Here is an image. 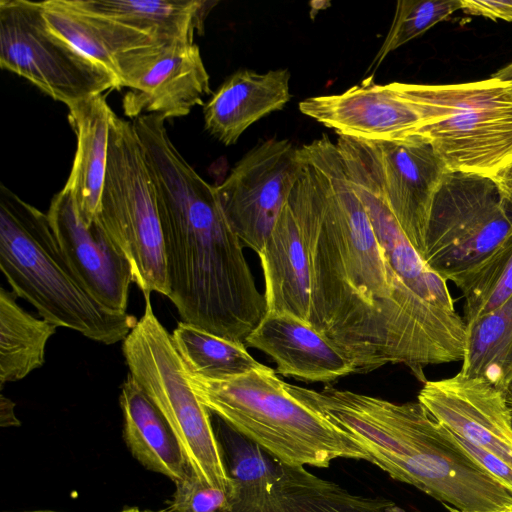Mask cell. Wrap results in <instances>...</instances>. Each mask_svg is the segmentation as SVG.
<instances>
[{
  "mask_svg": "<svg viewBox=\"0 0 512 512\" xmlns=\"http://www.w3.org/2000/svg\"><path fill=\"white\" fill-rule=\"evenodd\" d=\"M57 328L21 308L13 292L0 289L1 387L25 378L44 364L46 344Z\"/></svg>",
  "mask_w": 512,
  "mask_h": 512,
  "instance_id": "24",
  "label": "cell"
},
{
  "mask_svg": "<svg viewBox=\"0 0 512 512\" xmlns=\"http://www.w3.org/2000/svg\"><path fill=\"white\" fill-rule=\"evenodd\" d=\"M303 169L299 148L288 139L257 143L216 186L232 230L260 254Z\"/></svg>",
  "mask_w": 512,
  "mask_h": 512,
  "instance_id": "12",
  "label": "cell"
},
{
  "mask_svg": "<svg viewBox=\"0 0 512 512\" xmlns=\"http://www.w3.org/2000/svg\"><path fill=\"white\" fill-rule=\"evenodd\" d=\"M165 119L133 121L160 216L168 298L183 322L245 344L267 313L243 244L207 183L172 143Z\"/></svg>",
  "mask_w": 512,
  "mask_h": 512,
  "instance_id": "2",
  "label": "cell"
},
{
  "mask_svg": "<svg viewBox=\"0 0 512 512\" xmlns=\"http://www.w3.org/2000/svg\"><path fill=\"white\" fill-rule=\"evenodd\" d=\"M369 142L376 154L387 203L422 256L431 206L449 169L421 136Z\"/></svg>",
  "mask_w": 512,
  "mask_h": 512,
  "instance_id": "15",
  "label": "cell"
},
{
  "mask_svg": "<svg viewBox=\"0 0 512 512\" xmlns=\"http://www.w3.org/2000/svg\"><path fill=\"white\" fill-rule=\"evenodd\" d=\"M47 216L60 250L86 291L108 309L126 312L132 265L101 225L79 217L69 191L51 200Z\"/></svg>",
  "mask_w": 512,
  "mask_h": 512,
  "instance_id": "13",
  "label": "cell"
},
{
  "mask_svg": "<svg viewBox=\"0 0 512 512\" xmlns=\"http://www.w3.org/2000/svg\"><path fill=\"white\" fill-rule=\"evenodd\" d=\"M15 403L5 397L3 394L0 396V425L2 427L19 426L20 421L14 412Z\"/></svg>",
  "mask_w": 512,
  "mask_h": 512,
  "instance_id": "32",
  "label": "cell"
},
{
  "mask_svg": "<svg viewBox=\"0 0 512 512\" xmlns=\"http://www.w3.org/2000/svg\"><path fill=\"white\" fill-rule=\"evenodd\" d=\"M186 373L211 413L280 462L326 468L339 458L369 461L351 435L292 395L268 366L226 380Z\"/></svg>",
  "mask_w": 512,
  "mask_h": 512,
  "instance_id": "5",
  "label": "cell"
},
{
  "mask_svg": "<svg viewBox=\"0 0 512 512\" xmlns=\"http://www.w3.org/2000/svg\"><path fill=\"white\" fill-rule=\"evenodd\" d=\"M289 197L306 245L309 323L354 374L403 364L425 383L431 365L462 361L467 326L448 289L418 257H387L342 156L327 135L299 148Z\"/></svg>",
  "mask_w": 512,
  "mask_h": 512,
  "instance_id": "1",
  "label": "cell"
},
{
  "mask_svg": "<svg viewBox=\"0 0 512 512\" xmlns=\"http://www.w3.org/2000/svg\"><path fill=\"white\" fill-rule=\"evenodd\" d=\"M459 372L508 392L512 386V295L467 326L466 351Z\"/></svg>",
  "mask_w": 512,
  "mask_h": 512,
  "instance_id": "25",
  "label": "cell"
},
{
  "mask_svg": "<svg viewBox=\"0 0 512 512\" xmlns=\"http://www.w3.org/2000/svg\"><path fill=\"white\" fill-rule=\"evenodd\" d=\"M329 418L367 452L369 462L450 512H496L512 506V494L418 401L394 403L343 390L333 400Z\"/></svg>",
  "mask_w": 512,
  "mask_h": 512,
  "instance_id": "3",
  "label": "cell"
},
{
  "mask_svg": "<svg viewBox=\"0 0 512 512\" xmlns=\"http://www.w3.org/2000/svg\"><path fill=\"white\" fill-rule=\"evenodd\" d=\"M426 139L449 171L496 179L512 165V79L407 83Z\"/></svg>",
  "mask_w": 512,
  "mask_h": 512,
  "instance_id": "6",
  "label": "cell"
},
{
  "mask_svg": "<svg viewBox=\"0 0 512 512\" xmlns=\"http://www.w3.org/2000/svg\"><path fill=\"white\" fill-rule=\"evenodd\" d=\"M506 396H507L508 404H509V406H510V408L512 410V386L510 387V389L506 393Z\"/></svg>",
  "mask_w": 512,
  "mask_h": 512,
  "instance_id": "34",
  "label": "cell"
},
{
  "mask_svg": "<svg viewBox=\"0 0 512 512\" xmlns=\"http://www.w3.org/2000/svg\"><path fill=\"white\" fill-rule=\"evenodd\" d=\"M144 298V313L123 340L129 372L167 420L191 472L230 493L233 481L212 426L211 412L194 392L171 334L154 314L150 296Z\"/></svg>",
  "mask_w": 512,
  "mask_h": 512,
  "instance_id": "7",
  "label": "cell"
},
{
  "mask_svg": "<svg viewBox=\"0 0 512 512\" xmlns=\"http://www.w3.org/2000/svg\"><path fill=\"white\" fill-rule=\"evenodd\" d=\"M245 345L276 363V373L306 382L328 383L354 374L351 362L309 322L289 313L267 312Z\"/></svg>",
  "mask_w": 512,
  "mask_h": 512,
  "instance_id": "17",
  "label": "cell"
},
{
  "mask_svg": "<svg viewBox=\"0 0 512 512\" xmlns=\"http://www.w3.org/2000/svg\"><path fill=\"white\" fill-rule=\"evenodd\" d=\"M87 11L146 33L164 43H194L217 2L202 0H73Z\"/></svg>",
  "mask_w": 512,
  "mask_h": 512,
  "instance_id": "23",
  "label": "cell"
},
{
  "mask_svg": "<svg viewBox=\"0 0 512 512\" xmlns=\"http://www.w3.org/2000/svg\"><path fill=\"white\" fill-rule=\"evenodd\" d=\"M470 15L512 22V0H462V8Z\"/></svg>",
  "mask_w": 512,
  "mask_h": 512,
  "instance_id": "31",
  "label": "cell"
},
{
  "mask_svg": "<svg viewBox=\"0 0 512 512\" xmlns=\"http://www.w3.org/2000/svg\"><path fill=\"white\" fill-rule=\"evenodd\" d=\"M96 221L132 265L133 282L144 297H168L163 231L153 183L132 121L114 112L107 170Z\"/></svg>",
  "mask_w": 512,
  "mask_h": 512,
  "instance_id": "8",
  "label": "cell"
},
{
  "mask_svg": "<svg viewBox=\"0 0 512 512\" xmlns=\"http://www.w3.org/2000/svg\"><path fill=\"white\" fill-rule=\"evenodd\" d=\"M451 512H454V511H451ZM496 512H512V506L509 508L503 509V510L496 511Z\"/></svg>",
  "mask_w": 512,
  "mask_h": 512,
  "instance_id": "37",
  "label": "cell"
},
{
  "mask_svg": "<svg viewBox=\"0 0 512 512\" xmlns=\"http://www.w3.org/2000/svg\"><path fill=\"white\" fill-rule=\"evenodd\" d=\"M457 287L466 326L502 305L512 295V233Z\"/></svg>",
  "mask_w": 512,
  "mask_h": 512,
  "instance_id": "27",
  "label": "cell"
},
{
  "mask_svg": "<svg viewBox=\"0 0 512 512\" xmlns=\"http://www.w3.org/2000/svg\"><path fill=\"white\" fill-rule=\"evenodd\" d=\"M512 233V208L495 179L448 171L427 222L426 264L456 286Z\"/></svg>",
  "mask_w": 512,
  "mask_h": 512,
  "instance_id": "9",
  "label": "cell"
},
{
  "mask_svg": "<svg viewBox=\"0 0 512 512\" xmlns=\"http://www.w3.org/2000/svg\"><path fill=\"white\" fill-rule=\"evenodd\" d=\"M68 111L77 146L71 172L63 188L70 192L79 217L89 226L100 210L114 111L103 94L75 102L68 106Z\"/></svg>",
  "mask_w": 512,
  "mask_h": 512,
  "instance_id": "20",
  "label": "cell"
},
{
  "mask_svg": "<svg viewBox=\"0 0 512 512\" xmlns=\"http://www.w3.org/2000/svg\"><path fill=\"white\" fill-rule=\"evenodd\" d=\"M119 512H144V511H141L137 507H131V508H127V509H124L122 511H119Z\"/></svg>",
  "mask_w": 512,
  "mask_h": 512,
  "instance_id": "35",
  "label": "cell"
},
{
  "mask_svg": "<svg viewBox=\"0 0 512 512\" xmlns=\"http://www.w3.org/2000/svg\"><path fill=\"white\" fill-rule=\"evenodd\" d=\"M119 401L124 440L134 458L174 483L184 479L191 470L177 438L161 411L130 373L121 386Z\"/></svg>",
  "mask_w": 512,
  "mask_h": 512,
  "instance_id": "22",
  "label": "cell"
},
{
  "mask_svg": "<svg viewBox=\"0 0 512 512\" xmlns=\"http://www.w3.org/2000/svg\"><path fill=\"white\" fill-rule=\"evenodd\" d=\"M454 437L462 448L487 473H489L512 494V467L509 464L484 448L473 445L455 435Z\"/></svg>",
  "mask_w": 512,
  "mask_h": 512,
  "instance_id": "30",
  "label": "cell"
},
{
  "mask_svg": "<svg viewBox=\"0 0 512 512\" xmlns=\"http://www.w3.org/2000/svg\"><path fill=\"white\" fill-rule=\"evenodd\" d=\"M495 180L502 196L512 208V165L503 170Z\"/></svg>",
  "mask_w": 512,
  "mask_h": 512,
  "instance_id": "33",
  "label": "cell"
},
{
  "mask_svg": "<svg viewBox=\"0 0 512 512\" xmlns=\"http://www.w3.org/2000/svg\"><path fill=\"white\" fill-rule=\"evenodd\" d=\"M267 312L289 313L309 322L310 271L297 217L287 202L258 255Z\"/></svg>",
  "mask_w": 512,
  "mask_h": 512,
  "instance_id": "21",
  "label": "cell"
},
{
  "mask_svg": "<svg viewBox=\"0 0 512 512\" xmlns=\"http://www.w3.org/2000/svg\"><path fill=\"white\" fill-rule=\"evenodd\" d=\"M171 336L186 371L205 379L226 380L265 366L249 354L244 343L219 337L183 321Z\"/></svg>",
  "mask_w": 512,
  "mask_h": 512,
  "instance_id": "26",
  "label": "cell"
},
{
  "mask_svg": "<svg viewBox=\"0 0 512 512\" xmlns=\"http://www.w3.org/2000/svg\"><path fill=\"white\" fill-rule=\"evenodd\" d=\"M144 512H173V511L170 508H166V509H160V510H155V511L146 510Z\"/></svg>",
  "mask_w": 512,
  "mask_h": 512,
  "instance_id": "36",
  "label": "cell"
},
{
  "mask_svg": "<svg viewBox=\"0 0 512 512\" xmlns=\"http://www.w3.org/2000/svg\"><path fill=\"white\" fill-rule=\"evenodd\" d=\"M418 402L455 436L512 467V410L506 393L486 380L456 375L426 381Z\"/></svg>",
  "mask_w": 512,
  "mask_h": 512,
  "instance_id": "14",
  "label": "cell"
},
{
  "mask_svg": "<svg viewBox=\"0 0 512 512\" xmlns=\"http://www.w3.org/2000/svg\"><path fill=\"white\" fill-rule=\"evenodd\" d=\"M288 69L231 74L203 105L205 129L226 146L262 117L282 110L291 99Z\"/></svg>",
  "mask_w": 512,
  "mask_h": 512,
  "instance_id": "19",
  "label": "cell"
},
{
  "mask_svg": "<svg viewBox=\"0 0 512 512\" xmlns=\"http://www.w3.org/2000/svg\"><path fill=\"white\" fill-rule=\"evenodd\" d=\"M233 446V486L223 512H404L385 497L353 494L304 466L280 462L249 440Z\"/></svg>",
  "mask_w": 512,
  "mask_h": 512,
  "instance_id": "11",
  "label": "cell"
},
{
  "mask_svg": "<svg viewBox=\"0 0 512 512\" xmlns=\"http://www.w3.org/2000/svg\"><path fill=\"white\" fill-rule=\"evenodd\" d=\"M53 32L131 88L174 44L64 1L51 15ZM179 44V43H175Z\"/></svg>",
  "mask_w": 512,
  "mask_h": 512,
  "instance_id": "16",
  "label": "cell"
},
{
  "mask_svg": "<svg viewBox=\"0 0 512 512\" xmlns=\"http://www.w3.org/2000/svg\"><path fill=\"white\" fill-rule=\"evenodd\" d=\"M0 268L13 293L42 318L107 345L138 320L106 308L83 287L62 254L47 214L0 187Z\"/></svg>",
  "mask_w": 512,
  "mask_h": 512,
  "instance_id": "4",
  "label": "cell"
},
{
  "mask_svg": "<svg viewBox=\"0 0 512 512\" xmlns=\"http://www.w3.org/2000/svg\"><path fill=\"white\" fill-rule=\"evenodd\" d=\"M171 505L173 512H223L229 493L200 480L193 472L175 483Z\"/></svg>",
  "mask_w": 512,
  "mask_h": 512,
  "instance_id": "29",
  "label": "cell"
},
{
  "mask_svg": "<svg viewBox=\"0 0 512 512\" xmlns=\"http://www.w3.org/2000/svg\"><path fill=\"white\" fill-rule=\"evenodd\" d=\"M211 93L210 77L195 43L170 46L153 66L125 93L124 114L135 119L156 114L182 117Z\"/></svg>",
  "mask_w": 512,
  "mask_h": 512,
  "instance_id": "18",
  "label": "cell"
},
{
  "mask_svg": "<svg viewBox=\"0 0 512 512\" xmlns=\"http://www.w3.org/2000/svg\"><path fill=\"white\" fill-rule=\"evenodd\" d=\"M462 0H400L388 34L368 72L380 66L389 53L422 35L437 23L461 10Z\"/></svg>",
  "mask_w": 512,
  "mask_h": 512,
  "instance_id": "28",
  "label": "cell"
},
{
  "mask_svg": "<svg viewBox=\"0 0 512 512\" xmlns=\"http://www.w3.org/2000/svg\"><path fill=\"white\" fill-rule=\"evenodd\" d=\"M0 66L67 107L121 88L112 74L51 31L40 2L0 1Z\"/></svg>",
  "mask_w": 512,
  "mask_h": 512,
  "instance_id": "10",
  "label": "cell"
},
{
  "mask_svg": "<svg viewBox=\"0 0 512 512\" xmlns=\"http://www.w3.org/2000/svg\"><path fill=\"white\" fill-rule=\"evenodd\" d=\"M21 512H61V511H48V510H38V511H21Z\"/></svg>",
  "mask_w": 512,
  "mask_h": 512,
  "instance_id": "38",
  "label": "cell"
}]
</instances>
